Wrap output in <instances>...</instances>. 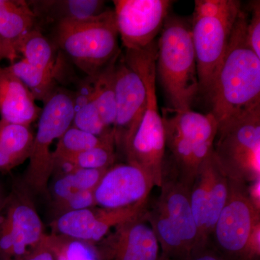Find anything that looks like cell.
I'll return each mask as SVG.
<instances>
[{
    "instance_id": "1",
    "label": "cell",
    "mask_w": 260,
    "mask_h": 260,
    "mask_svg": "<svg viewBox=\"0 0 260 260\" xmlns=\"http://www.w3.org/2000/svg\"><path fill=\"white\" fill-rule=\"evenodd\" d=\"M248 17L242 9L207 95L218 128L260 108V57L248 43Z\"/></svg>"
},
{
    "instance_id": "2",
    "label": "cell",
    "mask_w": 260,
    "mask_h": 260,
    "mask_svg": "<svg viewBox=\"0 0 260 260\" xmlns=\"http://www.w3.org/2000/svg\"><path fill=\"white\" fill-rule=\"evenodd\" d=\"M157 48L156 75L160 77L170 108L191 109L200 92L191 24L169 15Z\"/></svg>"
},
{
    "instance_id": "3",
    "label": "cell",
    "mask_w": 260,
    "mask_h": 260,
    "mask_svg": "<svg viewBox=\"0 0 260 260\" xmlns=\"http://www.w3.org/2000/svg\"><path fill=\"white\" fill-rule=\"evenodd\" d=\"M166 148L174 159L173 174L191 189L202 164L213 153L218 124L215 116L191 109H162Z\"/></svg>"
},
{
    "instance_id": "4",
    "label": "cell",
    "mask_w": 260,
    "mask_h": 260,
    "mask_svg": "<svg viewBox=\"0 0 260 260\" xmlns=\"http://www.w3.org/2000/svg\"><path fill=\"white\" fill-rule=\"evenodd\" d=\"M239 0H195L191 24L200 91L208 95L242 10Z\"/></svg>"
},
{
    "instance_id": "5",
    "label": "cell",
    "mask_w": 260,
    "mask_h": 260,
    "mask_svg": "<svg viewBox=\"0 0 260 260\" xmlns=\"http://www.w3.org/2000/svg\"><path fill=\"white\" fill-rule=\"evenodd\" d=\"M56 42L72 61L94 77L120 53L114 10L83 21L56 24Z\"/></svg>"
},
{
    "instance_id": "6",
    "label": "cell",
    "mask_w": 260,
    "mask_h": 260,
    "mask_svg": "<svg viewBox=\"0 0 260 260\" xmlns=\"http://www.w3.org/2000/svg\"><path fill=\"white\" fill-rule=\"evenodd\" d=\"M73 116V92L56 89L44 103L39 117L37 135L24 177V184L29 191L47 194L48 183L54 171L51 148L72 126Z\"/></svg>"
},
{
    "instance_id": "7",
    "label": "cell",
    "mask_w": 260,
    "mask_h": 260,
    "mask_svg": "<svg viewBox=\"0 0 260 260\" xmlns=\"http://www.w3.org/2000/svg\"><path fill=\"white\" fill-rule=\"evenodd\" d=\"M214 155L232 180L249 184L260 178V108L218 128Z\"/></svg>"
},
{
    "instance_id": "8",
    "label": "cell",
    "mask_w": 260,
    "mask_h": 260,
    "mask_svg": "<svg viewBox=\"0 0 260 260\" xmlns=\"http://www.w3.org/2000/svg\"><path fill=\"white\" fill-rule=\"evenodd\" d=\"M23 186H15L0 210V260H18L45 236L44 225Z\"/></svg>"
},
{
    "instance_id": "9",
    "label": "cell",
    "mask_w": 260,
    "mask_h": 260,
    "mask_svg": "<svg viewBox=\"0 0 260 260\" xmlns=\"http://www.w3.org/2000/svg\"><path fill=\"white\" fill-rule=\"evenodd\" d=\"M248 184L229 179L226 203L214 228L210 244L225 260H242L260 213L249 200Z\"/></svg>"
},
{
    "instance_id": "10",
    "label": "cell",
    "mask_w": 260,
    "mask_h": 260,
    "mask_svg": "<svg viewBox=\"0 0 260 260\" xmlns=\"http://www.w3.org/2000/svg\"><path fill=\"white\" fill-rule=\"evenodd\" d=\"M119 37L126 50H140L155 42L169 15L170 0H114Z\"/></svg>"
},
{
    "instance_id": "11",
    "label": "cell",
    "mask_w": 260,
    "mask_h": 260,
    "mask_svg": "<svg viewBox=\"0 0 260 260\" xmlns=\"http://www.w3.org/2000/svg\"><path fill=\"white\" fill-rule=\"evenodd\" d=\"M115 145L124 153L147 109V90L141 75L119 54L115 65Z\"/></svg>"
},
{
    "instance_id": "12",
    "label": "cell",
    "mask_w": 260,
    "mask_h": 260,
    "mask_svg": "<svg viewBox=\"0 0 260 260\" xmlns=\"http://www.w3.org/2000/svg\"><path fill=\"white\" fill-rule=\"evenodd\" d=\"M148 199L119 209L93 207L58 215L51 223V234L95 244L112 229L145 213Z\"/></svg>"
},
{
    "instance_id": "13",
    "label": "cell",
    "mask_w": 260,
    "mask_h": 260,
    "mask_svg": "<svg viewBox=\"0 0 260 260\" xmlns=\"http://www.w3.org/2000/svg\"><path fill=\"white\" fill-rule=\"evenodd\" d=\"M144 213L117 225L94 244L100 260H165Z\"/></svg>"
},
{
    "instance_id": "14",
    "label": "cell",
    "mask_w": 260,
    "mask_h": 260,
    "mask_svg": "<svg viewBox=\"0 0 260 260\" xmlns=\"http://www.w3.org/2000/svg\"><path fill=\"white\" fill-rule=\"evenodd\" d=\"M153 181L134 165L120 164L107 169L94 190L95 205L106 209H119L148 199Z\"/></svg>"
},
{
    "instance_id": "15",
    "label": "cell",
    "mask_w": 260,
    "mask_h": 260,
    "mask_svg": "<svg viewBox=\"0 0 260 260\" xmlns=\"http://www.w3.org/2000/svg\"><path fill=\"white\" fill-rule=\"evenodd\" d=\"M160 188V194L155 203L175 228L191 256L196 247L198 229L191 208L190 189L173 173L164 174Z\"/></svg>"
},
{
    "instance_id": "16",
    "label": "cell",
    "mask_w": 260,
    "mask_h": 260,
    "mask_svg": "<svg viewBox=\"0 0 260 260\" xmlns=\"http://www.w3.org/2000/svg\"><path fill=\"white\" fill-rule=\"evenodd\" d=\"M42 108L9 67L0 68V116L13 124L30 126L39 119Z\"/></svg>"
},
{
    "instance_id": "17",
    "label": "cell",
    "mask_w": 260,
    "mask_h": 260,
    "mask_svg": "<svg viewBox=\"0 0 260 260\" xmlns=\"http://www.w3.org/2000/svg\"><path fill=\"white\" fill-rule=\"evenodd\" d=\"M38 19L47 23L83 21L107 10L102 0H34L28 1Z\"/></svg>"
},
{
    "instance_id": "18",
    "label": "cell",
    "mask_w": 260,
    "mask_h": 260,
    "mask_svg": "<svg viewBox=\"0 0 260 260\" xmlns=\"http://www.w3.org/2000/svg\"><path fill=\"white\" fill-rule=\"evenodd\" d=\"M37 18L28 1L0 0V39L15 59L18 43L36 28Z\"/></svg>"
},
{
    "instance_id": "19",
    "label": "cell",
    "mask_w": 260,
    "mask_h": 260,
    "mask_svg": "<svg viewBox=\"0 0 260 260\" xmlns=\"http://www.w3.org/2000/svg\"><path fill=\"white\" fill-rule=\"evenodd\" d=\"M34 140L30 126L0 119V173L9 172L28 159Z\"/></svg>"
},
{
    "instance_id": "20",
    "label": "cell",
    "mask_w": 260,
    "mask_h": 260,
    "mask_svg": "<svg viewBox=\"0 0 260 260\" xmlns=\"http://www.w3.org/2000/svg\"><path fill=\"white\" fill-rule=\"evenodd\" d=\"M93 77H88L73 93L74 116L72 126L98 137L112 133L104 125L93 99Z\"/></svg>"
},
{
    "instance_id": "21",
    "label": "cell",
    "mask_w": 260,
    "mask_h": 260,
    "mask_svg": "<svg viewBox=\"0 0 260 260\" xmlns=\"http://www.w3.org/2000/svg\"><path fill=\"white\" fill-rule=\"evenodd\" d=\"M144 218L155 233L164 259H189L190 254L186 250L180 236L156 203L150 208L148 204Z\"/></svg>"
},
{
    "instance_id": "22",
    "label": "cell",
    "mask_w": 260,
    "mask_h": 260,
    "mask_svg": "<svg viewBox=\"0 0 260 260\" xmlns=\"http://www.w3.org/2000/svg\"><path fill=\"white\" fill-rule=\"evenodd\" d=\"M15 51L29 64L54 75L57 79L60 70L54 45L37 28L20 39Z\"/></svg>"
},
{
    "instance_id": "23",
    "label": "cell",
    "mask_w": 260,
    "mask_h": 260,
    "mask_svg": "<svg viewBox=\"0 0 260 260\" xmlns=\"http://www.w3.org/2000/svg\"><path fill=\"white\" fill-rule=\"evenodd\" d=\"M119 54L93 77L94 102L104 125L112 130L116 117L115 65Z\"/></svg>"
},
{
    "instance_id": "24",
    "label": "cell",
    "mask_w": 260,
    "mask_h": 260,
    "mask_svg": "<svg viewBox=\"0 0 260 260\" xmlns=\"http://www.w3.org/2000/svg\"><path fill=\"white\" fill-rule=\"evenodd\" d=\"M114 133L107 135L100 144L56 162V168L63 172L71 169H102L112 167L115 161Z\"/></svg>"
},
{
    "instance_id": "25",
    "label": "cell",
    "mask_w": 260,
    "mask_h": 260,
    "mask_svg": "<svg viewBox=\"0 0 260 260\" xmlns=\"http://www.w3.org/2000/svg\"><path fill=\"white\" fill-rule=\"evenodd\" d=\"M9 68L36 100L44 103L55 91L56 78L45 70L32 66L23 59L15 61Z\"/></svg>"
},
{
    "instance_id": "26",
    "label": "cell",
    "mask_w": 260,
    "mask_h": 260,
    "mask_svg": "<svg viewBox=\"0 0 260 260\" xmlns=\"http://www.w3.org/2000/svg\"><path fill=\"white\" fill-rule=\"evenodd\" d=\"M229 191V178L219 165L218 160L215 156L211 181H210L205 231V242L208 244H210V239H211L214 228L217 223L219 215L226 203Z\"/></svg>"
},
{
    "instance_id": "27",
    "label": "cell",
    "mask_w": 260,
    "mask_h": 260,
    "mask_svg": "<svg viewBox=\"0 0 260 260\" xmlns=\"http://www.w3.org/2000/svg\"><path fill=\"white\" fill-rule=\"evenodd\" d=\"M107 135L98 137L75 126H70L56 142L55 150L53 151L54 165L62 159L100 144Z\"/></svg>"
},
{
    "instance_id": "28",
    "label": "cell",
    "mask_w": 260,
    "mask_h": 260,
    "mask_svg": "<svg viewBox=\"0 0 260 260\" xmlns=\"http://www.w3.org/2000/svg\"><path fill=\"white\" fill-rule=\"evenodd\" d=\"M47 239L56 260H100L93 244L54 234Z\"/></svg>"
},
{
    "instance_id": "29",
    "label": "cell",
    "mask_w": 260,
    "mask_h": 260,
    "mask_svg": "<svg viewBox=\"0 0 260 260\" xmlns=\"http://www.w3.org/2000/svg\"><path fill=\"white\" fill-rule=\"evenodd\" d=\"M108 169H71L62 174L68 176L78 191H94Z\"/></svg>"
},
{
    "instance_id": "30",
    "label": "cell",
    "mask_w": 260,
    "mask_h": 260,
    "mask_svg": "<svg viewBox=\"0 0 260 260\" xmlns=\"http://www.w3.org/2000/svg\"><path fill=\"white\" fill-rule=\"evenodd\" d=\"M93 207H96L94 191H78L59 204L54 205V209L58 212L59 215L68 212L87 209Z\"/></svg>"
},
{
    "instance_id": "31",
    "label": "cell",
    "mask_w": 260,
    "mask_h": 260,
    "mask_svg": "<svg viewBox=\"0 0 260 260\" xmlns=\"http://www.w3.org/2000/svg\"><path fill=\"white\" fill-rule=\"evenodd\" d=\"M249 9L251 17H248L246 37L251 49L260 57V2L252 1Z\"/></svg>"
},
{
    "instance_id": "32",
    "label": "cell",
    "mask_w": 260,
    "mask_h": 260,
    "mask_svg": "<svg viewBox=\"0 0 260 260\" xmlns=\"http://www.w3.org/2000/svg\"><path fill=\"white\" fill-rule=\"evenodd\" d=\"M18 260H56L54 251L48 242L47 234L35 248Z\"/></svg>"
},
{
    "instance_id": "33",
    "label": "cell",
    "mask_w": 260,
    "mask_h": 260,
    "mask_svg": "<svg viewBox=\"0 0 260 260\" xmlns=\"http://www.w3.org/2000/svg\"><path fill=\"white\" fill-rule=\"evenodd\" d=\"M188 260H225L213 249V246L208 245L204 249L195 251Z\"/></svg>"
},
{
    "instance_id": "34",
    "label": "cell",
    "mask_w": 260,
    "mask_h": 260,
    "mask_svg": "<svg viewBox=\"0 0 260 260\" xmlns=\"http://www.w3.org/2000/svg\"><path fill=\"white\" fill-rule=\"evenodd\" d=\"M247 192L254 209L260 213V178L248 184Z\"/></svg>"
},
{
    "instance_id": "35",
    "label": "cell",
    "mask_w": 260,
    "mask_h": 260,
    "mask_svg": "<svg viewBox=\"0 0 260 260\" xmlns=\"http://www.w3.org/2000/svg\"><path fill=\"white\" fill-rule=\"evenodd\" d=\"M8 59L11 62V64L14 63L16 59L14 56L12 54L9 49L5 45L4 43L0 39V62L3 59Z\"/></svg>"
},
{
    "instance_id": "36",
    "label": "cell",
    "mask_w": 260,
    "mask_h": 260,
    "mask_svg": "<svg viewBox=\"0 0 260 260\" xmlns=\"http://www.w3.org/2000/svg\"><path fill=\"white\" fill-rule=\"evenodd\" d=\"M6 197L7 195L4 194L3 189H2L1 186H0V210H1L2 207H3V204H4V202Z\"/></svg>"
}]
</instances>
